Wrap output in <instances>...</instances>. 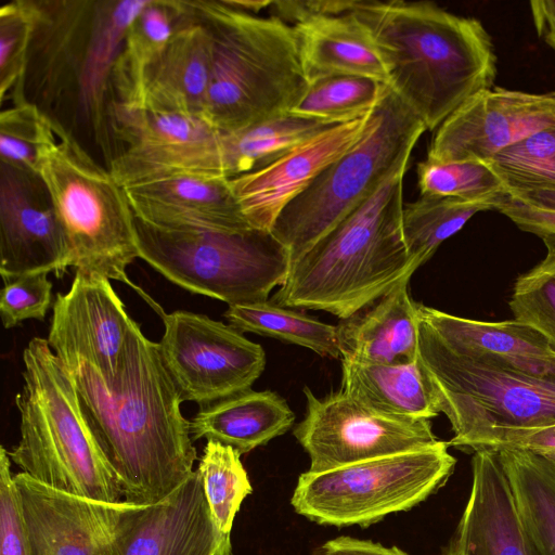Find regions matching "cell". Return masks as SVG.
I'll return each mask as SVG.
<instances>
[{
	"label": "cell",
	"mask_w": 555,
	"mask_h": 555,
	"mask_svg": "<svg viewBox=\"0 0 555 555\" xmlns=\"http://www.w3.org/2000/svg\"><path fill=\"white\" fill-rule=\"evenodd\" d=\"M189 5L212 43L204 119L231 133L288 114L309 87L294 27L224 0H193Z\"/></svg>",
	"instance_id": "obj_5"
},
{
	"label": "cell",
	"mask_w": 555,
	"mask_h": 555,
	"mask_svg": "<svg viewBox=\"0 0 555 555\" xmlns=\"http://www.w3.org/2000/svg\"><path fill=\"white\" fill-rule=\"evenodd\" d=\"M332 126L285 114L222 133L227 176L230 179L261 169Z\"/></svg>",
	"instance_id": "obj_30"
},
{
	"label": "cell",
	"mask_w": 555,
	"mask_h": 555,
	"mask_svg": "<svg viewBox=\"0 0 555 555\" xmlns=\"http://www.w3.org/2000/svg\"><path fill=\"white\" fill-rule=\"evenodd\" d=\"M15 396L21 438L8 454L22 472L55 489L105 502L124 499L119 480L82 414L70 372L48 340L23 352Z\"/></svg>",
	"instance_id": "obj_6"
},
{
	"label": "cell",
	"mask_w": 555,
	"mask_h": 555,
	"mask_svg": "<svg viewBox=\"0 0 555 555\" xmlns=\"http://www.w3.org/2000/svg\"><path fill=\"white\" fill-rule=\"evenodd\" d=\"M134 231L141 259L173 284L228 306L267 301L291 268L271 231H173L135 217Z\"/></svg>",
	"instance_id": "obj_10"
},
{
	"label": "cell",
	"mask_w": 555,
	"mask_h": 555,
	"mask_svg": "<svg viewBox=\"0 0 555 555\" xmlns=\"http://www.w3.org/2000/svg\"><path fill=\"white\" fill-rule=\"evenodd\" d=\"M542 240L546 254L516 279L509 308L514 320L533 326L555 344V237Z\"/></svg>",
	"instance_id": "obj_38"
},
{
	"label": "cell",
	"mask_w": 555,
	"mask_h": 555,
	"mask_svg": "<svg viewBox=\"0 0 555 555\" xmlns=\"http://www.w3.org/2000/svg\"><path fill=\"white\" fill-rule=\"evenodd\" d=\"M33 0H13L0 8V100L27 101L25 76L34 31Z\"/></svg>",
	"instance_id": "obj_36"
},
{
	"label": "cell",
	"mask_w": 555,
	"mask_h": 555,
	"mask_svg": "<svg viewBox=\"0 0 555 555\" xmlns=\"http://www.w3.org/2000/svg\"><path fill=\"white\" fill-rule=\"evenodd\" d=\"M149 0H33L25 98L68 129L86 126L113 158L112 70L126 33Z\"/></svg>",
	"instance_id": "obj_3"
},
{
	"label": "cell",
	"mask_w": 555,
	"mask_h": 555,
	"mask_svg": "<svg viewBox=\"0 0 555 555\" xmlns=\"http://www.w3.org/2000/svg\"><path fill=\"white\" fill-rule=\"evenodd\" d=\"M408 164L291 263L272 302L344 320L410 281L416 269L402 232Z\"/></svg>",
	"instance_id": "obj_4"
},
{
	"label": "cell",
	"mask_w": 555,
	"mask_h": 555,
	"mask_svg": "<svg viewBox=\"0 0 555 555\" xmlns=\"http://www.w3.org/2000/svg\"><path fill=\"white\" fill-rule=\"evenodd\" d=\"M125 308L107 278L77 270L68 292L56 294L48 344L67 369L88 363L111 383L135 324Z\"/></svg>",
	"instance_id": "obj_16"
},
{
	"label": "cell",
	"mask_w": 555,
	"mask_h": 555,
	"mask_svg": "<svg viewBox=\"0 0 555 555\" xmlns=\"http://www.w3.org/2000/svg\"><path fill=\"white\" fill-rule=\"evenodd\" d=\"M160 317L159 354L182 401L214 403L250 389L263 372V348L231 325L184 310Z\"/></svg>",
	"instance_id": "obj_13"
},
{
	"label": "cell",
	"mask_w": 555,
	"mask_h": 555,
	"mask_svg": "<svg viewBox=\"0 0 555 555\" xmlns=\"http://www.w3.org/2000/svg\"><path fill=\"white\" fill-rule=\"evenodd\" d=\"M184 12V1L149 0L129 26L112 70L114 102L134 108L144 104V79Z\"/></svg>",
	"instance_id": "obj_28"
},
{
	"label": "cell",
	"mask_w": 555,
	"mask_h": 555,
	"mask_svg": "<svg viewBox=\"0 0 555 555\" xmlns=\"http://www.w3.org/2000/svg\"><path fill=\"white\" fill-rule=\"evenodd\" d=\"M353 14L375 43L388 86L427 130L493 88L498 59L479 20L426 1H360Z\"/></svg>",
	"instance_id": "obj_2"
},
{
	"label": "cell",
	"mask_w": 555,
	"mask_h": 555,
	"mask_svg": "<svg viewBox=\"0 0 555 555\" xmlns=\"http://www.w3.org/2000/svg\"><path fill=\"white\" fill-rule=\"evenodd\" d=\"M486 162L503 180L507 193L555 188V124Z\"/></svg>",
	"instance_id": "obj_35"
},
{
	"label": "cell",
	"mask_w": 555,
	"mask_h": 555,
	"mask_svg": "<svg viewBox=\"0 0 555 555\" xmlns=\"http://www.w3.org/2000/svg\"><path fill=\"white\" fill-rule=\"evenodd\" d=\"M341 391L371 411L401 420H431L440 413L418 359L406 363L341 360Z\"/></svg>",
	"instance_id": "obj_26"
},
{
	"label": "cell",
	"mask_w": 555,
	"mask_h": 555,
	"mask_svg": "<svg viewBox=\"0 0 555 555\" xmlns=\"http://www.w3.org/2000/svg\"><path fill=\"white\" fill-rule=\"evenodd\" d=\"M418 357L451 440L490 427L555 424V345L516 361L460 356L418 321Z\"/></svg>",
	"instance_id": "obj_7"
},
{
	"label": "cell",
	"mask_w": 555,
	"mask_h": 555,
	"mask_svg": "<svg viewBox=\"0 0 555 555\" xmlns=\"http://www.w3.org/2000/svg\"><path fill=\"white\" fill-rule=\"evenodd\" d=\"M33 555H100L134 505L99 501L14 475Z\"/></svg>",
	"instance_id": "obj_19"
},
{
	"label": "cell",
	"mask_w": 555,
	"mask_h": 555,
	"mask_svg": "<svg viewBox=\"0 0 555 555\" xmlns=\"http://www.w3.org/2000/svg\"><path fill=\"white\" fill-rule=\"evenodd\" d=\"M294 421V412L276 392L248 389L201 406L190 430L193 441L205 438L244 454L285 434Z\"/></svg>",
	"instance_id": "obj_27"
},
{
	"label": "cell",
	"mask_w": 555,
	"mask_h": 555,
	"mask_svg": "<svg viewBox=\"0 0 555 555\" xmlns=\"http://www.w3.org/2000/svg\"><path fill=\"white\" fill-rule=\"evenodd\" d=\"M52 302V283L47 273L20 276L4 282L0 294L3 326L11 328L24 320H43Z\"/></svg>",
	"instance_id": "obj_41"
},
{
	"label": "cell",
	"mask_w": 555,
	"mask_h": 555,
	"mask_svg": "<svg viewBox=\"0 0 555 555\" xmlns=\"http://www.w3.org/2000/svg\"><path fill=\"white\" fill-rule=\"evenodd\" d=\"M504 195L486 199L421 195L415 202L403 204V238L414 268L429 260L441 243L459 232L475 214L496 210Z\"/></svg>",
	"instance_id": "obj_31"
},
{
	"label": "cell",
	"mask_w": 555,
	"mask_h": 555,
	"mask_svg": "<svg viewBox=\"0 0 555 555\" xmlns=\"http://www.w3.org/2000/svg\"><path fill=\"white\" fill-rule=\"evenodd\" d=\"M427 130L388 86L371 113L363 138L327 166L281 211L271 232L291 263L364 202L399 167Z\"/></svg>",
	"instance_id": "obj_9"
},
{
	"label": "cell",
	"mask_w": 555,
	"mask_h": 555,
	"mask_svg": "<svg viewBox=\"0 0 555 555\" xmlns=\"http://www.w3.org/2000/svg\"><path fill=\"white\" fill-rule=\"evenodd\" d=\"M496 452L537 548L555 555V465L526 451Z\"/></svg>",
	"instance_id": "obj_29"
},
{
	"label": "cell",
	"mask_w": 555,
	"mask_h": 555,
	"mask_svg": "<svg viewBox=\"0 0 555 555\" xmlns=\"http://www.w3.org/2000/svg\"><path fill=\"white\" fill-rule=\"evenodd\" d=\"M506 195L524 205L555 211V188L526 190Z\"/></svg>",
	"instance_id": "obj_47"
},
{
	"label": "cell",
	"mask_w": 555,
	"mask_h": 555,
	"mask_svg": "<svg viewBox=\"0 0 555 555\" xmlns=\"http://www.w3.org/2000/svg\"><path fill=\"white\" fill-rule=\"evenodd\" d=\"M53 124L55 135L40 150L37 172L65 233L72 268L126 283L160 314L163 309L126 272L139 253L134 216L122 186L72 132Z\"/></svg>",
	"instance_id": "obj_8"
},
{
	"label": "cell",
	"mask_w": 555,
	"mask_h": 555,
	"mask_svg": "<svg viewBox=\"0 0 555 555\" xmlns=\"http://www.w3.org/2000/svg\"><path fill=\"white\" fill-rule=\"evenodd\" d=\"M122 189L133 216L159 229L222 232L253 229L224 177L172 173Z\"/></svg>",
	"instance_id": "obj_21"
},
{
	"label": "cell",
	"mask_w": 555,
	"mask_h": 555,
	"mask_svg": "<svg viewBox=\"0 0 555 555\" xmlns=\"http://www.w3.org/2000/svg\"><path fill=\"white\" fill-rule=\"evenodd\" d=\"M400 283L337 326L340 360L406 363L418 359V302Z\"/></svg>",
	"instance_id": "obj_24"
},
{
	"label": "cell",
	"mask_w": 555,
	"mask_h": 555,
	"mask_svg": "<svg viewBox=\"0 0 555 555\" xmlns=\"http://www.w3.org/2000/svg\"><path fill=\"white\" fill-rule=\"evenodd\" d=\"M229 5L251 13L256 14L262 9H267L271 5L272 1H253V0H224Z\"/></svg>",
	"instance_id": "obj_48"
},
{
	"label": "cell",
	"mask_w": 555,
	"mask_h": 555,
	"mask_svg": "<svg viewBox=\"0 0 555 555\" xmlns=\"http://www.w3.org/2000/svg\"><path fill=\"white\" fill-rule=\"evenodd\" d=\"M371 113L319 132L261 169L230 178V188L248 224L271 231L286 205L363 138Z\"/></svg>",
	"instance_id": "obj_20"
},
{
	"label": "cell",
	"mask_w": 555,
	"mask_h": 555,
	"mask_svg": "<svg viewBox=\"0 0 555 555\" xmlns=\"http://www.w3.org/2000/svg\"><path fill=\"white\" fill-rule=\"evenodd\" d=\"M498 211L511 219L519 229L544 237H555V211L524 205L506 194L501 198Z\"/></svg>",
	"instance_id": "obj_44"
},
{
	"label": "cell",
	"mask_w": 555,
	"mask_h": 555,
	"mask_svg": "<svg viewBox=\"0 0 555 555\" xmlns=\"http://www.w3.org/2000/svg\"><path fill=\"white\" fill-rule=\"evenodd\" d=\"M11 460L0 448V555H33Z\"/></svg>",
	"instance_id": "obj_42"
},
{
	"label": "cell",
	"mask_w": 555,
	"mask_h": 555,
	"mask_svg": "<svg viewBox=\"0 0 555 555\" xmlns=\"http://www.w3.org/2000/svg\"><path fill=\"white\" fill-rule=\"evenodd\" d=\"M211 55L209 30L184 1V12L172 36L146 70L143 106L204 119Z\"/></svg>",
	"instance_id": "obj_23"
},
{
	"label": "cell",
	"mask_w": 555,
	"mask_h": 555,
	"mask_svg": "<svg viewBox=\"0 0 555 555\" xmlns=\"http://www.w3.org/2000/svg\"><path fill=\"white\" fill-rule=\"evenodd\" d=\"M421 195L486 199L507 193L500 176L486 160L435 163L417 165Z\"/></svg>",
	"instance_id": "obj_37"
},
{
	"label": "cell",
	"mask_w": 555,
	"mask_h": 555,
	"mask_svg": "<svg viewBox=\"0 0 555 555\" xmlns=\"http://www.w3.org/2000/svg\"><path fill=\"white\" fill-rule=\"evenodd\" d=\"M388 85L360 76H332L315 80L288 114L330 125L356 120L374 109Z\"/></svg>",
	"instance_id": "obj_33"
},
{
	"label": "cell",
	"mask_w": 555,
	"mask_h": 555,
	"mask_svg": "<svg viewBox=\"0 0 555 555\" xmlns=\"http://www.w3.org/2000/svg\"><path fill=\"white\" fill-rule=\"evenodd\" d=\"M224 317L238 332H251L302 346L313 352L341 359L337 326L323 323L292 308L261 301L229 306Z\"/></svg>",
	"instance_id": "obj_32"
},
{
	"label": "cell",
	"mask_w": 555,
	"mask_h": 555,
	"mask_svg": "<svg viewBox=\"0 0 555 555\" xmlns=\"http://www.w3.org/2000/svg\"><path fill=\"white\" fill-rule=\"evenodd\" d=\"M216 527L196 470L165 499L137 504L100 555H231Z\"/></svg>",
	"instance_id": "obj_18"
},
{
	"label": "cell",
	"mask_w": 555,
	"mask_h": 555,
	"mask_svg": "<svg viewBox=\"0 0 555 555\" xmlns=\"http://www.w3.org/2000/svg\"><path fill=\"white\" fill-rule=\"evenodd\" d=\"M359 3L360 1L347 0H291L272 1L270 7L274 12L273 16L284 22L291 21L295 25L314 16L340 15L353 12Z\"/></svg>",
	"instance_id": "obj_43"
},
{
	"label": "cell",
	"mask_w": 555,
	"mask_h": 555,
	"mask_svg": "<svg viewBox=\"0 0 555 555\" xmlns=\"http://www.w3.org/2000/svg\"><path fill=\"white\" fill-rule=\"evenodd\" d=\"M555 124V95L493 87L455 109L436 130L427 160H488Z\"/></svg>",
	"instance_id": "obj_15"
},
{
	"label": "cell",
	"mask_w": 555,
	"mask_h": 555,
	"mask_svg": "<svg viewBox=\"0 0 555 555\" xmlns=\"http://www.w3.org/2000/svg\"><path fill=\"white\" fill-rule=\"evenodd\" d=\"M72 267L69 246L38 172L0 163V273L4 282Z\"/></svg>",
	"instance_id": "obj_17"
},
{
	"label": "cell",
	"mask_w": 555,
	"mask_h": 555,
	"mask_svg": "<svg viewBox=\"0 0 555 555\" xmlns=\"http://www.w3.org/2000/svg\"><path fill=\"white\" fill-rule=\"evenodd\" d=\"M293 27L309 83L326 77L349 75L388 85L375 43L353 12L314 16Z\"/></svg>",
	"instance_id": "obj_25"
},
{
	"label": "cell",
	"mask_w": 555,
	"mask_h": 555,
	"mask_svg": "<svg viewBox=\"0 0 555 555\" xmlns=\"http://www.w3.org/2000/svg\"><path fill=\"white\" fill-rule=\"evenodd\" d=\"M55 135L54 124L25 101L0 114V163L37 172L39 152Z\"/></svg>",
	"instance_id": "obj_39"
},
{
	"label": "cell",
	"mask_w": 555,
	"mask_h": 555,
	"mask_svg": "<svg viewBox=\"0 0 555 555\" xmlns=\"http://www.w3.org/2000/svg\"><path fill=\"white\" fill-rule=\"evenodd\" d=\"M241 453L230 446L208 440L197 472L217 529L230 535L244 499L253 492Z\"/></svg>",
	"instance_id": "obj_34"
},
{
	"label": "cell",
	"mask_w": 555,
	"mask_h": 555,
	"mask_svg": "<svg viewBox=\"0 0 555 555\" xmlns=\"http://www.w3.org/2000/svg\"><path fill=\"white\" fill-rule=\"evenodd\" d=\"M553 94L555 95V91H553Z\"/></svg>",
	"instance_id": "obj_49"
},
{
	"label": "cell",
	"mask_w": 555,
	"mask_h": 555,
	"mask_svg": "<svg viewBox=\"0 0 555 555\" xmlns=\"http://www.w3.org/2000/svg\"><path fill=\"white\" fill-rule=\"evenodd\" d=\"M86 422L114 469L124 500L156 503L193 474L197 451L181 396L159 354L158 343L135 323L116 378L105 383L94 367L67 369Z\"/></svg>",
	"instance_id": "obj_1"
},
{
	"label": "cell",
	"mask_w": 555,
	"mask_h": 555,
	"mask_svg": "<svg viewBox=\"0 0 555 555\" xmlns=\"http://www.w3.org/2000/svg\"><path fill=\"white\" fill-rule=\"evenodd\" d=\"M108 122L126 144L107 166L121 186L172 173L228 178L222 133L202 117L112 101Z\"/></svg>",
	"instance_id": "obj_12"
},
{
	"label": "cell",
	"mask_w": 555,
	"mask_h": 555,
	"mask_svg": "<svg viewBox=\"0 0 555 555\" xmlns=\"http://www.w3.org/2000/svg\"><path fill=\"white\" fill-rule=\"evenodd\" d=\"M448 442L372 459L297 480L291 504L319 525L367 527L387 515L406 512L436 492L456 460Z\"/></svg>",
	"instance_id": "obj_11"
},
{
	"label": "cell",
	"mask_w": 555,
	"mask_h": 555,
	"mask_svg": "<svg viewBox=\"0 0 555 555\" xmlns=\"http://www.w3.org/2000/svg\"><path fill=\"white\" fill-rule=\"evenodd\" d=\"M448 444L474 451H526L555 465V424L537 427H490L450 440Z\"/></svg>",
	"instance_id": "obj_40"
},
{
	"label": "cell",
	"mask_w": 555,
	"mask_h": 555,
	"mask_svg": "<svg viewBox=\"0 0 555 555\" xmlns=\"http://www.w3.org/2000/svg\"><path fill=\"white\" fill-rule=\"evenodd\" d=\"M315 555H409L397 546H384L370 540L338 537L325 542Z\"/></svg>",
	"instance_id": "obj_45"
},
{
	"label": "cell",
	"mask_w": 555,
	"mask_h": 555,
	"mask_svg": "<svg viewBox=\"0 0 555 555\" xmlns=\"http://www.w3.org/2000/svg\"><path fill=\"white\" fill-rule=\"evenodd\" d=\"M467 504L442 555H541L494 450H476Z\"/></svg>",
	"instance_id": "obj_22"
},
{
	"label": "cell",
	"mask_w": 555,
	"mask_h": 555,
	"mask_svg": "<svg viewBox=\"0 0 555 555\" xmlns=\"http://www.w3.org/2000/svg\"><path fill=\"white\" fill-rule=\"evenodd\" d=\"M307 409L294 436L308 453L309 472L320 473L359 462L431 447L440 440L430 420L385 416L344 391L317 398L304 388Z\"/></svg>",
	"instance_id": "obj_14"
},
{
	"label": "cell",
	"mask_w": 555,
	"mask_h": 555,
	"mask_svg": "<svg viewBox=\"0 0 555 555\" xmlns=\"http://www.w3.org/2000/svg\"><path fill=\"white\" fill-rule=\"evenodd\" d=\"M530 11L538 36L555 51V0L531 1Z\"/></svg>",
	"instance_id": "obj_46"
}]
</instances>
